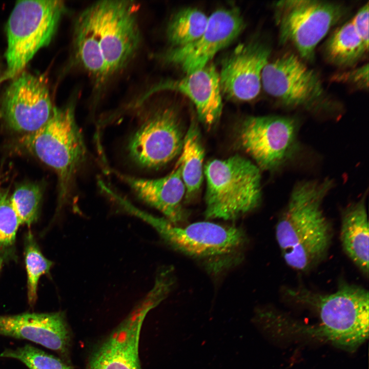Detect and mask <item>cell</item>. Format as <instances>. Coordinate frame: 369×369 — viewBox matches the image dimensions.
Here are the masks:
<instances>
[{
	"label": "cell",
	"instance_id": "obj_1",
	"mask_svg": "<svg viewBox=\"0 0 369 369\" xmlns=\"http://www.w3.org/2000/svg\"><path fill=\"white\" fill-rule=\"evenodd\" d=\"M333 186L329 178L299 181L277 221L275 235L281 253L296 271L312 270L327 255L333 230L322 204Z\"/></svg>",
	"mask_w": 369,
	"mask_h": 369
},
{
	"label": "cell",
	"instance_id": "obj_2",
	"mask_svg": "<svg viewBox=\"0 0 369 369\" xmlns=\"http://www.w3.org/2000/svg\"><path fill=\"white\" fill-rule=\"evenodd\" d=\"M128 212L152 226L168 245L201 262L212 272L231 268L243 258L248 238L240 227L206 221L180 226L134 206Z\"/></svg>",
	"mask_w": 369,
	"mask_h": 369
},
{
	"label": "cell",
	"instance_id": "obj_3",
	"mask_svg": "<svg viewBox=\"0 0 369 369\" xmlns=\"http://www.w3.org/2000/svg\"><path fill=\"white\" fill-rule=\"evenodd\" d=\"M287 292L293 299L312 308L319 317V324L302 329L308 335L350 351L355 350L368 338L369 295L363 287L343 282L336 292L329 294L303 288Z\"/></svg>",
	"mask_w": 369,
	"mask_h": 369
},
{
	"label": "cell",
	"instance_id": "obj_4",
	"mask_svg": "<svg viewBox=\"0 0 369 369\" xmlns=\"http://www.w3.org/2000/svg\"><path fill=\"white\" fill-rule=\"evenodd\" d=\"M75 101L55 107L50 119L36 131L21 138L24 146L56 172L61 204L87 156L86 146L75 116Z\"/></svg>",
	"mask_w": 369,
	"mask_h": 369
},
{
	"label": "cell",
	"instance_id": "obj_5",
	"mask_svg": "<svg viewBox=\"0 0 369 369\" xmlns=\"http://www.w3.org/2000/svg\"><path fill=\"white\" fill-rule=\"evenodd\" d=\"M207 180L205 216L208 219H236L260 204V169L238 155L209 161L204 170Z\"/></svg>",
	"mask_w": 369,
	"mask_h": 369
},
{
	"label": "cell",
	"instance_id": "obj_6",
	"mask_svg": "<svg viewBox=\"0 0 369 369\" xmlns=\"http://www.w3.org/2000/svg\"><path fill=\"white\" fill-rule=\"evenodd\" d=\"M66 12L62 1L16 3L6 26V68L2 80L12 79L24 71L37 52L50 43Z\"/></svg>",
	"mask_w": 369,
	"mask_h": 369
},
{
	"label": "cell",
	"instance_id": "obj_7",
	"mask_svg": "<svg viewBox=\"0 0 369 369\" xmlns=\"http://www.w3.org/2000/svg\"><path fill=\"white\" fill-rule=\"evenodd\" d=\"M97 36L110 78L124 70L142 40L135 2L102 0L84 10Z\"/></svg>",
	"mask_w": 369,
	"mask_h": 369
},
{
	"label": "cell",
	"instance_id": "obj_8",
	"mask_svg": "<svg viewBox=\"0 0 369 369\" xmlns=\"http://www.w3.org/2000/svg\"><path fill=\"white\" fill-rule=\"evenodd\" d=\"M274 6L280 42L310 60L318 43L347 13L344 5L324 1L282 0Z\"/></svg>",
	"mask_w": 369,
	"mask_h": 369
},
{
	"label": "cell",
	"instance_id": "obj_9",
	"mask_svg": "<svg viewBox=\"0 0 369 369\" xmlns=\"http://www.w3.org/2000/svg\"><path fill=\"white\" fill-rule=\"evenodd\" d=\"M298 124L282 116H249L238 131L241 147L260 169L279 170L290 162L299 149Z\"/></svg>",
	"mask_w": 369,
	"mask_h": 369
},
{
	"label": "cell",
	"instance_id": "obj_10",
	"mask_svg": "<svg viewBox=\"0 0 369 369\" xmlns=\"http://www.w3.org/2000/svg\"><path fill=\"white\" fill-rule=\"evenodd\" d=\"M183 138L176 110L170 107L158 108L142 115L128 138L126 151L138 167L156 169L180 153Z\"/></svg>",
	"mask_w": 369,
	"mask_h": 369
},
{
	"label": "cell",
	"instance_id": "obj_11",
	"mask_svg": "<svg viewBox=\"0 0 369 369\" xmlns=\"http://www.w3.org/2000/svg\"><path fill=\"white\" fill-rule=\"evenodd\" d=\"M261 86L287 108L313 110L327 102L319 75L293 53L269 60L262 72Z\"/></svg>",
	"mask_w": 369,
	"mask_h": 369
},
{
	"label": "cell",
	"instance_id": "obj_12",
	"mask_svg": "<svg viewBox=\"0 0 369 369\" xmlns=\"http://www.w3.org/2000/svg\"><path fill=\"white\" fill-rule=\"evenodd\" d=\"M245 23L236 7L221 8L209 16L206 28L195 41L171 47L157 56L163 63L176 66L186 74L201 69L220 51L231 44L242 32Z\"/></svg>",
	"mask_w": 369,
	"mask_h": 369
},
{
	"label": "cell",
	"instance_id": "obj_13",
	"mask_svg": "<svg viewBox=\"0 0 369 369\" xmlns=\"http://www.w3.org/2000/svg\"><path fill=\"white\" fill-rule=\"evenodd\" d=\"M11 80L2 97V114L14 130L33 132L47 122L55 108L46 79L24 70Z\"/></svg>",
	"mask_w": 369,
	"mask_h": 369
},
{
	"label": "cell",
	"instance_id": "obj_14",
	"mask_svg": "<svg viewBox=\"0 0 369 369\" xmlns=\"http://www.w3.org/2000/svg\"><path fill=\"white\" fill-rule=\"evenodd\" d=\"M163 297L152 288L130 314L97 345L85 369H141L138 354L141 326L148 312Z\"/></svg>",
	"mask_w": 369,
	"mask_h": 369
},
{
	"label": "cell",
	"instance_id": "obj_15",
	"mask_svg": "<svg viewBox=\"0 0 369 369\" xmlns=\"http://www.w3.org/2000/svg\"><path fill=\"white\" fill-rule=\"evenodd\" d=\"M271 49L260 41L238 45L222 61L219 72L221 92L241 101L256 98L261 87V75Z\"/></svg>",
	"mask_w": 369,
	"mask_h": 369
},
{
	"label": "cell",
	"instance_id": "obj_16",
	"mask_svg": "<svg viewBox=\"0 0 369 369\" xmlns=\"http://www.w3.org/2000/svg\"><path fill=\"white\" fill-rule=\"evenodd\" d=\"M0 335L39 344L69 362L71 336L63 312L0 315Z\"/></svg>",
	"mask_w": 369,
	"mask_h": 369
},
{
	"label": "cell",
	"instance_id": "obj_17",
	"mask_svg": "<svg viewBox=\"0 0 369 369\" xmlns=\"http://www.w3.org/2000/svg\"><path fill=\"white\" fill-rule=\"evenodd\" d=\"M160 91H174L188 97L194 104L200 120L208 127L214 125L221 116L222 92L219 72L213 64L181 78L161 81L146 95Z\"/></svg>",
	"mask_w": 369,
	"mask_h": 369
},
{
	"label": "cell",
	"instance_id": "obj_18",
	"mask_svg": "<svg viewBox=\"0 0 369 369\" xmlns=\"http://www.w3.org/2000/svg\"><path fill=\"white\" fill-rule=\"evenodd\" d=\"M113 172L130 187L139 200L162 213L172 223L179 225L187 220L188 213L181 204L186 188L178 162L169 174L157 179L140 178Z\"/></svg>",
	"mask_w": 369,
	"mask_h": 369
},
{
	"label": "cell",
	"instance_id": "obj_19",
	"mask_svg": "<svg viewBox=\"0 0 369 369\" xmlns=\"http://www.w3.org/2000/svg\"><path fill=\"white\" fill-rule=\"evenodd\" d=\"M72 57L91 78L94 89L99 92L110 78L98 39L84 11L74 25Z\"/></svg>",
	"mask_w": 369,
	"mask_h": 369
},
{
	"label": "cell",
	"instance_id": "obj_20",
	"mask_svg": "<svg viewBox=\"0 0 369 369\" xmlns=\"http://www.w3.org/2000/svg\"><path fill=\"white\" fill-rule=\"evenodd\" d=\"M340 235L345 254L367 277L369 232L365 196L347 206L342 212Z\"/></svg>",
	"mask_w": 369,
	"mask_h": 369
},
{
	"label": "cell",
	"instance_id": "obj_21",
	"mask_svg": "<svg viewBox=\"0 0 369 369\" xmlns=\"http://www.w3.org/2000/svg\"><path fill=\"white\" fill-rule=\"evenodd\" d=\"M323 49L325 57L329 63L341 67H348L360 60L368 48L351 20L334 31L325 42Z\"/></svg>",
	"mask_w": 369,
	"mask_h": 369
},
{
	"label": "cell",
	"instance_id": "obj_22",
	"mask_svg": "<svg viewBox=\"0 0 369 369\" xmlns=\"http://www.w3.org/2000/svg\"><path fill=\"white\" fill-rule=\"evenodd\" d=\"M204 149L199 131L194 122L184 135L178 162L186 188V197L189 199L199 190L203 181Z\"/></svg>",
	"mask_w": 369,
	"mask_h": 369
},
{
	"label": "cell",
	"instance_id": "obj_23",
	"mask_svg": "<svg viewBox=\"0 0 369 369\" xmlns=\"http://www.w3.org/2000/svg\"><path fill=\"white\" fill-rule=\"evenodd\" d=\"M208 18L196 8L187 7L178 11L170 19L166 30L172 47L182 46L198 39L204 31Z\"/></svg>",
	"mask_w": 369,
	"mask_h": 369
},
{
	"label": "cell",
	"instance_id": "obj_24",
	"mask_svg": "<svg viewBox=\"0 0 369 369\" xmlns=\"http://www.w3.org/2000/svg\"><path fill=\"white\" fill-rule=\"evenodd\" d=\"M24 255L27 274V296L29 305L33 306L37 298V287L40 277L50 272L53 262L47 259L30 230L24 239Z\"/></svg>",
	"mask_w": 369,
	"mask_h": 369
},
{
	"label": "cell",
	"instance_id": "obj_25",
	"mask_svg": "<svg viewBox=\"0 0 369 369\" xmlns=\"http://www.w3.org/2000/svg\"><path fill=\"white\" fill-rule=\"evenodd\" d=\"M20 223L7 191L0 190V269L6 262L15 260V241Z\"/></svg>",
	"mask_w": 369,
	"mask_h": 369
},
{
	"label": "cell",
	"instance_id": "obj_26",
	"mask_svg": "<svg viewBox=\"0 0 369 369\" xmlns=\"http://www.w3.org/2000/svg\"><path fill=\"white\" fill-rule=\"evenodd\" d=\"M42 197L41 189L36 184H22L14 190L10 200L20 225L30 226L36 221Z\"/></svg>",
	"mask_w": 369,
	"mask_h": 369
},
{
	"label": "cell",
	"instance_id": "obj_27",
	"mask_svg": "<svg viewBox=\"0 0 369 369\" xmlns=\"http://www.w3.org/2000/svg\"><path fill=\"white\" fill-rule=\"evenodd\" d=\"M0 357L17 359L29 369H72L64 361L29 344L15 350L6 349Z\"/></svg>",
	"mask_w": 369,
	"mask_h": 369
},
{
	"label": "cell",
	"instance_id": "obj_28",
	"mask_svg": "<svg viewBox=\"0 0 369 369\" xmlns=\"http://www.w3.org/2000/svg\"><path fill=\"white\" fill-rule=\"evenodd\" d=\"M332 79L337 82L348 84L358 88L367 90L368 65L366 64L357 68L337 73L333 76Z\"/></svg>",
	"mask_w": 369,
	"mask_h": 369
},
{
	"label": "cell",
	"instance_id": "obj_29",
	"mask_svg": "<svg viewBox=\"0 0 369 369\" xmlns=\"http://www.w3.org/2000/svg\"><path fill=\"white\" fill-rule=\"evenodd\" d=\"M368 3L363 5L351 20L360 37L368 48Z\"/></svg>",
	"mask_w": 369,
	"mask_h": 369
},
{
	"label": "cell",
	"instance_id": "obj_30",
	"mask_svg": "<svg viewBox=\"0 0 369 369\" xmlns=\"http://www.w3.org/2000/svg\"><path fill=\"white\" fill-rule=\"evenodd\" d=\"M2 81V78L0 76V82Z\"/></svg>",
	"mask_w": 369,
	"mask_h": 369
}]
</instances>
